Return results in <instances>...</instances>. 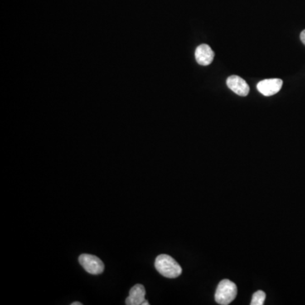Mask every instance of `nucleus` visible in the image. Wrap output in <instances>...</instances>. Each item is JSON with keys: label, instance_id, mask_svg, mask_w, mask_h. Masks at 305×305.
<instances>
[{"label": "nucleus", "instance_id": "1", "mask_svg": "<svg viewBox=\"0 0 305 305\" xmlns=\"http://www.w3.org/2000/svg\"><path fill=\"white\" fill-rule=\"evenodd\" d=\"M156 268L160 274L167 278H176L182 272L180 264L170 255L161 254L156 259Z\"/></svg>", "mask_w": 305, "mask_h": 305}, {"label": "nucleus", "instance_id": "2", "mask_svg": "<svg viewBox=\"0 0 305 305\" xmlns=\"http://www.w3.org/2000/svg\"><path fill=\"white\" fill-rule=\"evenodd\" d=\"M238 294L237 285L230 280H222L218 285L215 292V301L221 305L230 304Z\"/></svg>", "mask_w": 305, "mask_h": 305}, {"label": "nucleus", "instance_id": "3", "mask_svg": "<svg viewBox=\"0 0 305 305\" xmlns=\"http://www.w3.org/2000/svg\"><path fill=\"white\" fill-rule=\"evenodd\" d=\"M81 265L91 275H99L104 272V264L99 258L92 254L83 253L79 257Z\"/></svg>", "mask_w": 305, "mask_h": 305}, {"label": "nucleus", "instance_id": "4", "mask_svg": "<svg viewBox=\"0 0 305 305\" xmlns=\"http://www.w3.org/2000/svg\"><path fill=\"white\" fill-rule=\"evenodd\" d=\"M282 85L283 82L281 79H266L259 82L257 85V88L261 94L269 97L279 93Z\"/></svg>", "mask_w": 305, "mask_h": 305}, {"label": "nucleus", "instance_id": "5", "mask_svg": "<svg viewBox=\"0 0 305 305\" xmlns=\"http://www.w3.org/2000/svg\"><path fill=\"white\" fill-rule=\"evenodd\" d=\"M226 84L231 90L237 93L238 95L245 96L249 93V86L246 83L245 80L238 75H231L226 80Z\"/></svg>", "mask_w": 305, "mask_h": 305}, {"label": "nucleus", "instance_id": "6", "mask_svg": "<svg viewBox=\"0 0 305 305\" xmlns=\"http://www.w3.org/2000/svg\"><path fill=\"white\" fill-rule=\"evenodd\" d=\"M197 62L201 65H209L212 63L215 58V53L207 44H201L195 51Z\"/></svg>", "mask_w": 305, "mask_h": 305}, {"label": "nucleus", "instance_id": "7", "mask_svg": "<svg viewBox=\"0 0 305 305\" xmlns=\"http://www.w3.org/2000/svg\"><path fill=\"white\" fill-rule=\"evenodd\" d=\"M146 290L141 284L135 285L130 290L129 296L126 299L127 305H142L145 301Z\"/></svg>", "mask_w": 305, "mask_h": 305}, {"label": "nucleus", "instance_id": "8", "mask_svg": "<svg viewBox=\"0 0 305 305\" xmlns=\"http://www.w3.org/2000/svg\"><path fill=\"white\" fill-rule=\"evenodd\" d=\"M265 298H266L265 292L264 291H261V290H259V291H257L256 292L253 293V298H252L250 304L263 305L264 303V301H265Z\"/></svg>", "mask_w": 305, "mask_h": 305}, {"label": "nucleus", "instance_id": "9", "mask_svg": "<svg viewBox=\"0 0 305 305\" xmlns=\"http://www.w3.org/2000/svg\"><path fill=\"white\" fill-rule=\"evenodd\" d=\"M300 39H301L302 44L305 45V30H303V31L301 32V34H300Z\"/></svg>", "mask_w": 305, "mask_h": 305}, {"label": "nucleus", "instance_id": "10", "mask_svg": "<svg viewBox=\"0 0 305 305\" xmlns=\"http://www.w3.org/2000/svg\"><path fill=\"white\" fill-rule=\"evenodd\" d=\"M83 304V303H82V302H72V303H71V305H82Z\"/></svg>", "mask_w": 305, "mask_h": 305}, {"label": "nucleus", "instance_id": "11", "mask_svg": "<svg viewBox=\"0 0 305 305\" xmlns=\"http://www.w3.org/2000/svg\"><path fill=\"white\" fill-rule=\"evenodd\" d=\"M149 302H147V300H145L144 302H142V305H148Z\"/></svg>", "mask_w": 305, "mask_h": 305}]
</instances>
